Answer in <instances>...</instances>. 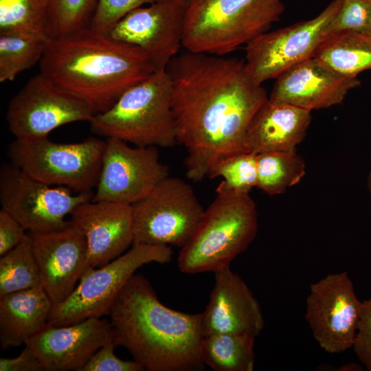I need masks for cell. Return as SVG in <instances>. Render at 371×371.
Listing matches in <instances>:
<instances>
[{
	"instance_id": "9",
	"label": "cell",
	"mask_w": 371,
	"mask_h": 371,
	"mask_svg": "<svg viewBox=\"0 0 371 371\" xmlns=\"http://www.w3.org/2000/svg\"><path fill=\"white\" fill-rule=\"evenodd\" d=\"M132 208L133 244L180 248L193 234L204 212L192 187L170 176Z\"/></svg>"
},
{
	"instance_id": "2",
	"label": "cell",
	"mask_w": 371,
	"mask_h": 371,
	"mask_svg": "<svg viewBox=\"0 0 371 371\" xmlns=\"http://www.w3.org/2000/svg\"><path fill=\"white\" fill-rule=\"evenodd\" d=\"M107 315L116 346L126 349L144 370H204L201 313L165 306L144 276H132Z\"/></svg>"
},
{
	"instance_id": "37",
	"label": "cell",
	"mask_w": 371,
	"mask_h": 371,
	"mask_svg": "<svg viewBox=\"0 0 371 371\" xmlns=\"http://www.w3.org/2000/svg\"><path fill=\"white\" fill-rule=\"evenodd\" d=\"M342 368H344L342 370H361L360 369H358V368H361L359 364L352 363H349L346 366H344Z\"/></svg>"
},
{
	"instance_id": "4",
	"label": "cell",
	"mask_w": 371,
	"mask_h": 371,
	"mask_svg": "<svg viewBox=\"0 0 371 371\" xmlns=\"http://www.w3.org/2000/svg\"><path fill=\"white\" fill-rule=\"evenodd\" d=\"M258 228L256 203L249 193L216 188L188 241L180 248L179 270L187 274L215 273L226 267L255 239Z\"/></svg>"
},
{
	"instance_id": "18",
	"label": "cell",
	"mask_w": 371,
	"mask_h": 371,
	"mask_svg": "<svg viewBox=\"0 0 371 371\" xmlns=\"http://www.w3.org/2000/svg\"><path fill=\"white\" fill-rule=\"evenodd\" d=\"M214 273V285L201 313L203 335L228 333L256 338L265 326L258 301L230 267Z\"/></svg>"
},
{
	"instance_id": "39",
	"label": "cell",
	"mask_w": 371,
	"mask_h": 371,
	"mask_svg": "<svg viewBox=\"0 0 371 371\" xmlns=\"http://www.w3.org/2000/svg\"><path fill=\"white\" fill-rule=\"evenodd\" d=\"M370 32H371V23H370Z\"/></svg>"
},
{
	"instance_id": "10",
	"label": "cell",
	"mask_w": 371,
	"mask_h": 371,
	"mask_svg": "<svg viewBox=\"0 0 371 371\" xmlns=\"http://www.w3.org/2000/svg\"><path fill=\"white\" fill-rule=\"evenodd\" d=\"M93 192L76 193L63 186H52L30 177L11 162L0 169V203L31 233L60 229L79 204L92 200Z\"/></svg>"
},
{
	"instance_id": "33",
	"label": "cell",
	"mask_w": 371,
	"mask_h": 371,
	"mask_svg": "<svg viewBox=\"0 0 371 371\" xmlns=\"http://www.w3.org/2000/svg\"><path fill=\"white\" fill-rule=\"evenodd\" d=\"M116 346L113 340L106 343L93 355L81 371H144L134 360L117 357L115 354Z\"/></svg>"
},
{
	"instance_id": "25",
	"label": "cell",
	"mask_w": 371,
	"mask_h": 371,
	"mask_svg": "<svg viewBox=\"0 0 371 371\" xmlns=\"http://www.w3.org/2000/svg\"><path fill=\"white\" fill-rule=\"evenodd\" d=\"M304 175L305 163L296 150L257 154L256 187L268 195L284 192Z\"/></svg>"
},
{
	"instance_id": "3",
	"label": "cell",
	"mask_w": 371,
	"mask_h": 371,
	"mask_svg": "<svg viewBox=\"0 0 371 371\" xmlns=\"http://www.w3.org/2000/svg\"><path fill=\"white\" fill-rule=\"evenodd\" d=\"M40 73L74 94L95 115L111 108L155 69L139 47L86 27L49 39Z\"/></svg>"
},
{
	"instance_id": "6",
	"label": "cell",
	"mask_w": 371,
	"mask_h": 371,
	"mask_svg": "<svg viewBox=\"0 0 371 371\" xmlns=\"http://www.w3.org/2000/svg\"><path fill=\"white\" fill-rule=\"evenodd\" d=\"M89 124L95 135L136 146H175L177 139L166 71H156L128 89L111 108L95 115Z\"/></svg>"
},
{
	"instance_id": "32",
	"label": "cell",
	"mask_w": 371,
	"mask_h": 371,
	"mask_svg": "<svg viewBox=\"0 0 371 371\" xmlns=\"http://www.w3.org/2000/svg\"><path fill=\"white\" fill-rule=\"evenodd\" d=\"M160 1L162 0H98L89 27L108 34L115 25L131 11L144 4Z\"/></svg>"
},
{
	"instance_id": "15",
	"label": "cell",
	"mask_w": 371,
	"mask_h": 371,
	"mask_svg": "<svg viewBox=\"0 0 371 371\" xmlns=\"http://www.w3.org/2000/svg\"><path fill=\"white\" fill-rule=\"evenodd\" d=\"M187 0H162L125 15L108 35L135 45L150 58L156 71L166 70L182 45Z\"/></svg>"
},
{
	"instance_id": "31",
	"label": "cell",
	"mask_w": 371,
	"mask_h": 371,
	"mask_svg": "<svg viewBox=\"0 0 371 371\" xmlns=\"http://www.w3.org/2000/svg\"><path fill=\"white\" fill-rule=\"evenodd\" d=\"M370 23L371 0H341L339 11L327 26L326 36L345 31L368 32Z\"/></svg>"
},
{
	"instance_id": "1",
	"label": "cell",
	"mask_w": 371,
	"mask_h": 371,
	"mask_svg": "<svg viewBox=\"0 0 371 371\" xmlns=\"http://www.w3.org/2000/svg\"><path fill=\"white\" fill-rule=\"evenodd\" d=\"M166 71L186 176L198 182L221 160L245 151L251 122L269 97L243 59L186 50Z\"/></svg>"
},
{
	"instance_id": "5",
	"label": "cell",
	"mask_w": 371,
	"mask_h": 371,
	"mask_svg": "<svg viewBox=\"0 0 371 371\" xmlns=\"http://www.w3.org/2000/svg\"><path fill=\"white\" fill-rule=\"evenodd\" d=\"M182 45L186 50L225 56L278 21L283 0H187Z\"/></svg>"
},
{
	"instance_id": "19",
	"label": "cell",
	"mask_w": 371,
	"mask_h": 371,
	"mask_svg": "<svg viewBox=\"0 0 371 371\" xmlns=\"http://www.w3.org/2000/svg\"><path fill=\"white\" fill-rule=\"evenodd\" d=\"M70 216L71 223L86 238L90 267L110 262L133 243L131 204L91 200L77 205Z\"/></svg>"
},
{
	"instance_id": "29",
	"label": "cell",
	"mask_w": 371,
	"mask_h": 371,
	"mask_svg": "<svg viewBox=\"0 0 371 371\" xmlns=\"http://www.w3.org/2000/svg\"><path fill=\"white\" fill-rule=\"evenodd\" d=\"M98 0H48L46 36L53 39L88 27Z\"/></svg>"
},
{
	"instance_id": "30",
	"label": "cell",
	"mask_w": 371,
	"mask_h": 371,
	"mask_svg": "<svg viewBox=\"0 0 371 371\" xmlns=\"http://www.w3.org/2000/svg\"><path fill=\"white\" fill-rule=\"evenodd\" d=\"M222 177L218 188L249 193L257 183V154L243 151L230 155L216 164L207 177Z\"/></svg>"
},
{
	"instance_id": "28",
	"label": "cell",
	"mask_w": 371,
	"mask_h": 371,
	"mask_svg": "<svg viewBox=\"0 0 371 371\" xmlns=\"http://www.w3.org/2000/svg\"><path fill=\"white\" fill-rule=\"evenodd\" d=\"M48 0H0V32L47 37Z\"/></svg>"
},
{
	"instance_id": "26",
	"label": "cell",
	"mask_w": 371,
	"mask_h": 371,
	"mask_svg": "<svg viewBox=\"0 0 371 371\" xmlns=\"http://www.w3.org/2000/svg\"><path fill=\"white\" fill-rule=\"evenodd\" d=\"M48 38L21 32H0V82L13 81L40 62Z\"/></svg>"
},
{
	"instance_id": "27",
	"label": "cell",
	"mask_w": 371,
	"mask_h": 371,
	"mask_svg": "<svg viewBox=\"0 0 371 371\" xmlns=\"http://www.w3.org/2000/svg\"><path fill=\"white\" fill-rule=\"evenodd\" d=\"M42 286L32 238L27 234L15 247L0 256V297Z\"/></svg>"
},
{
	"instance_id": "16",
	"label": "cell",
	"mask_w": 371,
	"mask_h": 371,
	"mask_svg": "<svg viewBox=\"0 0 371 371\" xmlns=\"http://www.w3.org/2000/svg\"><path fill=\"white\" fill-rule=\"evenodd\" d=\"M29 234L42 287L53 305L60 303L90 267L86 238L70 221L56 231Z\"/></svg>"
},
{
	"instance_id": "24",
	"label": "cell",
	"mask_w": 371,
	"mask_h": 371,
	"mask_svg": "<svg viewBox=\"0 0 371 371\" xmlns=\"http://www.w3.org/2000/svg\"><path fill=\"white\" fill-rule=\"evenodd\" d=\"M256 338L245 335L216 333L203 336L201 359L214 371H252Z\"/></svg>"
},
{
	"instance_id": "13",
	"label": "cell",
	"mask_w": 371,
	"mask_h": 371,
	"mask_svg": "<svg viewBox=\"0 0 371 371\" xmlns=\"http://www.w3.org/2000/svg\"><path fill=\"white\" fill-rule=\"evenodd\" d=\"M361 307L347 271L329 273L310 285L305 319L322 350L337 354L352 347Z\"/></svg>"
},
{
	"instance_id": "7",
	"label": "cell",
	"mask_w": 371,
	"mask_h": 371,
	"mask_svg": "<svg viewBox=\"0 0 371 371\" xmlns=\"http://www.w3.org/2000/svg\"><path fill=\"white\" fill-rule=\"evenodd\" d=\"M105 140L90 137L76 143H58L48 137L14 139L8 146L10 162L30 177L76 193L92 192L101 171Z\"/></svg>"
},
{
	"instance_id": "12",
	"label": "cell",
	"mask_w": 371,
	"mask_h": 371,
	"mask_svg": "<svg viewBox=\"0 0 371 371\" xmlns=\"http://www.w3.org/2000/svg\"><path fill=\"white\" fill-rule=\"evenodd\" d=\"M341 0H333L315 17L265 32L245 47V65L258 83L278 78L291 67L315 56Z\"/></svg>"
},
{
	"instance_id": "35",
	"label": "cell",
	"mask_w": 371,
	"mask_h": 371,
	"mask_svg": "<svg viewBox=\"0 0 371 371\" xmlns=\"http://www.w3.org/2000/svg\"><path fill=\"white\" fill-rule=\"evenodd\" d=\"M26 229L11 214L0 210V256L17 246L26 236Z\"/></svg>"
},
{
	"instance_id": "17",
	"label": "cell",
	"mask_w": 371,
	"mask_h": 371,
	"mask_svg": "<svg viewBox=\"0 0 371 371\" xmlns=\"http://www.w3.org/2000/svg\"><path fill=\"white\" fill-rule=\"evenodd\" d=\"M111 340L110 321L90 317L67 326L47 323L25 346L45 371H81L93 355Z\"/></svg>"
},
{
	"instance_id": "8",
	"label": "cell",
	"mask_w": 371,
	"mask_h": 371,
	"mask_svg": "<svg viewBox=\"0 0 371 371\" xmlns=\"http://www.w3.org/2000/svg\"><path fill=\"white\" fill-rule=\"evenodd\" d=\"M172 256V249L168 245L133 244L130 249L110 262L89 267L74 291L65 300L53 305L47 323L67 326L107 315L138 268L150 262H169Z\"/></svg>"
},
{
	"instance_id": "36",
	"label": "cell",
	"mask_w": 371,
	"mask_h": 371,
	"mask_svg": "<svg viewBox=\"0 0 371 371\" xmlns=\"http://www.w3.org/2000/svg\"><path fill=\"white\" fill-rule=\"evenodd\" d=\"M21 353L14 358H1L0 371H43L38 358L26 346Z\"/></svg>"
},
{
	"instance_id": "38",
	"label": "cell",
	"mask_w": 371,
	"mask_h": 371,
	"mask_svg": "<svg viewBox=\"0 0 371 371\" xmlns=\"http://www.w3.org/2000/svg\"><path fill=\"white\" fill-rule=\"evenodd\" d=\"M367 187L369 191V193L371 196V170L370 171L368 178H367Z\"/></svg>"
},
{
	"instance_id": "22",
	"label": "cell",
	"mask_w": 371,
	"mask_h": 371,
	"mask_svg": "<svg viewBox=\"0 0 371 371\" xmlns=\"http://www.w3.org/2000/svg\"><path fill=\"white\" fill-rule=\"evenodd\" d=\"M52 306V301L42 286L0 297L1 348L25 344L47 324Z\"/></svg>"
},
{
	"instance_id": "23",
	"label": "cell",
	"mask_w": 371,
	"mask_h": 371,
	"mask_svg": "<svg viewBox=\"0 0 371 371\" xmlns=\"http://www.w3.org/2000/svg\"><path fill=\"white\" fill-rule=\"evenodd\" d=\"M314 57L340 75L356 77L371 69V32L345 31L328 35Z\"/></svg>"
},
{
	"instance_id": "14",
	"label": "cell",
	"mask_w": 371,
	"mask_h": 371,
	"mask_svg": "<svg viewBox=\"0 0 371 371\" xmlns=\"http://www.w3.org/2000/svg\"><path fill=\"white\" fill-rule=\"evenodd\" d=\"M99 180L93 201L133 204L168 177V166L160 161L157 147H132L106 138Z\"/></svg>"
},
{
	"instance_id": "11",
	"label": "cell",
	"mask_w": 371,
	"mask_h": 371,
	"mask_svg": "<svg viewBox=\"0 0 371 371\" xmlns=\"http://www.w3.org/2000/svg\"><path fill=\"white\" fill-rule=\"evenodd\" d=\"M94 115L85 102L39 72L10 100L6 121L16 139L32 141L67 124L90 122Z\"/></svg>"
},
{
	"instance_id": "20",
	"label": "cell",
	"mask_w": 371,
	"mask_h": 371,
	"mask_svg": "<svg viewBox=\"0 0 371 371\" xmlns=\"http://www.w3.org/2000/svg\"><path fill=\"white\" fill-rule=\"evenodd\" d=\"M269 98L308 111L341 104L361 82L333 71L315 57L288 69L276 78Z\"/></svg>"
},
{
	"instance_id": "21",
	"label": "cell",
	"mask_w": 371,
	"mask_h": 371,
	"mask_svg": "<svg viewBox=\"0 0 371 371\" xmlns=\"http://www.w3.org/2000/svg\"><path fill=\"white\" fill-rule=\"evenodd\" d=\"M311 112L269 98L251 122L245 150L256 154L296 150L306 136Z\"/></svg>"
},
{
	"instance_id": "34",
	"label": "cell",
	"mask_w": 371,
	"mask_h": 371,
	"mask_svg": "<svg viewBox=\"0 0 371 371\" xmlns=\"http://www.w3.org/2000/svg\"><path fill=\"white\" fill-rule=\"evenodd\" d=\"M359 361L371 371V298L362 302L360 319L352 347Z\"/></svg>"
}]
</instances>
